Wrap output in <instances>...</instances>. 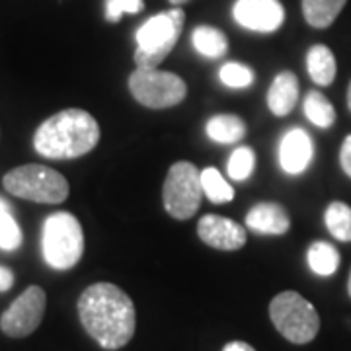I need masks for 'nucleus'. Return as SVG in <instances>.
I'll use <instances>...</instances> for the list:
<instances>
[{
  "instance_id": "f8f14e48",
  "label": "nucleus",
  "mask_w": 351,
  "mask_h": 351,
  "mask_svg": "<svg viewBox=\"0 0 351 351\" xmlns=\"http://www.w3.org/2000/svg\"><path fill=\"white\" fill-rule=\"evenodd\" d=\"M314 158V143L311 135L301 129L293 127L283 135L279 143V164L283 172L291 176L302 174Z\"/></svg>"
},
{
  "instance_id": "39448f33",
  "label": "nucleus",
  "mask_w": 351,
  "mask_h": 351,
  "mask_svg": "<svg viewBox=\"0 0 351 351\" xmlns=\"http://www.w3.org/2000/svg\"><path fill=\"white\" fill-rule=\"evenodd\" d=\"M4 189L20 199L57 205L69 197V182L63 174L43 164H24L2 178Z\"/></svg>"
},
{
  "instance_id": "f03ea898",
  "label": "nucleus",
  "mask_w": 351,
  "mask_h": 351,
  "mask_svg": "<svg viewBox=\"0 0 351 351\" xmlns=\"http://www.w3.org/2000/svg\"><path fill=\"white\" fill-rule=\"evenodd\" d=\"M100 143V125L92 113L71 108L51 115L34 135L36 151L51 160L84 156Z\"/></svg>"
},
{
  "instance_id": "c85d7f7f",
  "label": "nucleus",
  "mask_w": 351,
  "mask_h": 351,
  "mask_svg": "<svg viewBox=\"0 0 351 351\" xmlns=\"http://www.w3.org/2000/svg\"><path fill=\"white\" fill-rule=\"evenodd\" d=\"M223 351H256L252 348L250 343H246V341H230V343H226Z\"/></svg>"
},
{
  "instance_id": "20e7f679",
  "label": "nucleus",
  "mask_w": 351,
  "mask_h": 351,
  "mask_svg": "<svg viewBox=\"0 0 351 351\" xmlns=\"http://www.w3.org/2000/svg\"><path fill=\"white\" fill-rule=\"evenodd\" d=\"M41 250L43 258L53 269H71L80 262L84 254V232L75 215H49L43 223L41 232Z\"/></svg>"
},
{
  "instance_id": "f3484780",
  "label": "nucleus",
  "mask_w": 351,
  "mask_h": 351,
  "mask_svg": "<svg viewBox=\"0 0 351 351\" xmlns=\"http://www.w3.org/2000/svg\"><path fill=\"white\" fill-rule=\"evenodd\" d=\"M348 0H302V14L306 24L324 29L336 22Z\"/></svg>"
},
{
  "instance_id": "c756f323",
  "label": "nucleus",
  "mask_w": 351,
  "mask_h": 351,
  "mask_svg": "<svg viewBox=\"0 0 351 351\" xmlns=\"http://www.w3.org/2000/svg\"><path fill=\"white\" fill-rule=\"evenodd\" d=\"M172 6H182V4H186V2H189V0H168Z\"/></svg>"
},
{
  "instance_id": "2f4dec72",
  "label": "nucleus",
  "mask_w": 351,
  "mask_h": 351,
  "mask_svg": "<svg viewBox=\"0 0 351 351\" xmlns=\"http://www.w3.org/2000/svg\"><path fill=\"white\" fill-rule=\"evenodd\" d=\"M348 293H350V297H351V274H350V279H348Z\"/></svg>"
},
{
  "instance_id": "4468645a",
  "label": "nucleus",
  "mask_w": 351,
  "mask_h": 351,
  "mask_svg": "<svg viewBox=\"0 0 351 351\" xmlns=\"http://www.w3.org/2000/svg\"><path fill=\"white\" fill-rule=\"evenodd\" d=\"M299 101V78L291 71H283L274 78L267 90V108L277 117H285Z\"/></svg>"
},
{
  "instance_id": "aec40b11",
  "label": "nucleus",
  "mask_w": 351,
  "mask_h": 351,
  "mask_svg": "<svg viewBox=\"0 0 351 351\" xmlns=\"http://www.w3.org/2000/svg\"><path fill=\"white\" fill-rule=\"evenodd\" d=\"M304 115L313 125L320 127V129H328V127L334 125V121H336V110H334L332 101L318 90H313V92L306 94Z\"/></svg>"
},
{
  "instance_id": "a878e982",
  "label": "nucleus",
  "mask_w": 351,
  "mask_h": 351,
  "mask_svg": "<svg viewBox=\"0 0 351 351\" xmlns=\"http://www.w3.org/2000/svg\"><path fill=\"white\" fill-rule=\"evenodd\" d=\"M145 10V0H106V18L117 24L123 14H138Z\"/></svg>"
},
{
  "instance_id": "1a4fd4ad",
  "label": "nucleus",
  "mask_w": 351,
  "mask_h": 351,
  "mask_svg": "<svg viewBox=\"0 0 351 351\" xmlns=\"http://www.w3.org/2000/svg\"><path fill=\"white\" fill-rule=\"evenodd\" d=\"M47 304L45 291L38 285L27 287L0 316V328L10 338H25L36 332Z\"/></svg>"
},
{
  "instance_id": "6e6552de",
  "label": "nucleus",
  "mask_w": 351,
  "mask_h": 351,
  "mask_svg": "<svg viewBox=\"0 0 351 351\" xmlns=\"http://www.w3.org/2000/svg\"><path fill=\"white\" fill-rule=\"evenodd\" d=\"M203 188L195 164L180 160L170 166L162 188L164 209L178 221H188L199 211Z\"/></svg>"
},
{
  "instance_id": "6ab92c4d",
  "label": "nucleus",
  "mask_w": 351,
  "mask_h": 351,
  "mask_svg": "<svg viewBox=\"0 0 351 351\" xmlns=\"http://www.w3.org/2000/svg\"><path fill=\"white\" fill-rule=\"evenodd\" d=\"M306 260H308V267L313 269L316 276L330 277L338 271L339 252L330 242L316 240L306 252Z\"/></svg>"
},
{
  "instance_id": "bb28decb",
  "label": "nucleus",
  "mask_w": 351,
  "mask_h": 351,
  "mask_svg": "<svg viewBox=\"0 0 351 351\" xmlns=\"http://www.w3.org/2000/svg\"><path fill=\"white\" fill-rule=\"evenodd\" d=\"M339 164H341L343 174L348 176V178H351V133L343 138V143H341V149H339Z\"/></svg>"
},
{
  "instance_id": "cd10ccee",
  "label": "nucleus",
  "mask_w": 351,
  "mask_h": 351,
  "mask_svg": "<svg viewBox=\"0 0 351 351\" xmlns=\"http://www.w3.org/2000/svg\"><path fill=\"white\" fill-rule=\"evenodd\" d=\"M12 285H14L12 269H8V267L0 265V293L8 291V289L12 287Z\"/></svg>"
},
{
  "instance_id": "dca6fc26",
  "label": "nucleus",
  "mask_w": 351,
  "mask_h": 351,
  "mask_svg": "<svg viewBox=\"0 0 351 351\" xmlns=\"http://www.w3.org/2000/svg\"><path fill=\"white\" fill-rule=\"evenodd\" d=\"M205 133L215 143L232 145V143H239L240 138H244L246 123L242 121V117L234 115V113H221V115H213L207 121Z\"/></svg>"
},
{
  "instance_id": "7ed1b4c3",
  "label": "nucleus",
  "mask_w": 351,
  "mask_h": 351,
  "mask_svg": "<svg viewBox=\"0 0 351 351\" xmlns=\"http://www.w3.org/2000/svg\"><path fill=\"white\" fill-rule=\"evenodd\" d=\"M186 24V12L174 6L166 12L149 18L137 29V49H135V64L145 69H156L174 49L182 29Z\"/></svg>"
},
{
  "instance_id": "2eb2a0df",
  "label": "nucleus",
  "mask_w": 351,
  "mask_h": 351,
  "mask_svg": "<svg viewBox=\"0 0 351 351\" xmlns=\"http://www.w3.org/2000/svg\"><path fill=\"white\" fill-rule=\"evenodd\" d=\"M306 71L316 86H330L338 73L336 57L326 45H313L306 53Z\"/></svg>"
},
{
  "instance_id": "412c9836",
  "label": "nucleus",
  "mask_w": 351,
  "mask_h": 351,
  "mask_svg": "<svg viewBox=\"0 0 351 351\" xmlns=\"http://www.w3.org/2000/svg\"><path fill=\"white\" fill-rule=\"evenodd\" d=\"M330 234L339 242H351V207L343 201H332L324 213Z\"/></svg>"
},
{
  "instance_id": "9b49d317",
  "label": "nucleus",
  "mask_w": 351,
  "mask_h": 351,
  "mask_svg": "<svg viewBox=\"0 0 351 351\" xmlns=\"http://www.w3.org/2000/svg\"><path fill=\"white\" fill-rule=\"evenodd\" d=\"M197 237L201 242H205L215 250L234 252L246 244V228L232 219L219 215H205L197 223Z\"/></svg>"
},
{
  "instance_id": "ddd939ff",
  "label": "nucleus",
  "mask_w": 351,
  "mask_h": 351,
  "mask_svg": "<svg viewBox=\"0 0 351 351\" xmlns=\"http://www.w3.org/2000/svg\"><path fill=\"white\" fill-rule=\"evenodd\" d=\"M246 226L260 234H285L291 228V219L279 203H258L246 213Z\"/></svg>"
},
{
  "instance_id": "5701e85b",
  "label": "nucleus",
  "mask_w": 351,
  "mask_h": 351,
  "mask_svg": "<svg viewBox=\"0 0 351 351\" xmlns=\"http://www.w3.org/2000/svg\"><path fill=\"white\" fill-rule=\"evenodd\" d=\"M22 244V228L18 226L12 215V207L4 199H0V248L16 250Z\"/></svg>"
},
{
  "instance_id": "f257e3e1",
  "label": "nucleus",
  "mask_w": 351,
  "mask_h": 351,
  "mask_svg": "<svg viewBox=\"0 0 351 351\" xmlns=\"http://www.w3.org/2000/svg\"><path fill=\"white\" fill-rule=\"evenodd\" d=\"M78 316L88 336L108 351L125 348L135 336V304L113 283H94L78 299Z\"/></svg>"
},
{
  "instance_id": "b1692460",
  "label": "nucleus",
  "mask_w": 351,
  "mask_h": 351,
  "mask_svg": "<svg viewBox=\"0 0 351 351\" xmlns=\"http://www.w3.org/2000/svg\"><path fill=\"white\" fill-rule=\"evenodd\" d=\"M254 166H256V154L252 151L250 147H240L237 151L230 154L228 164H226V172L232 180H239L244 182L248 180L254 172Z\"/></svg>"
},
{
  "instance_id": "4be33fe9",
  "label": "nucleus",
  "mask_w": 351,
  "mask_h": 351,
  "mask_svg": "<svg viewBox=\"0 0 351 351\" xmlns=\"http://www.w3.org/2000/svg\"><path fill=\"white\" fill-rule=\"evenodd\" d=\"M201 188H203V195H207V199L217 205L234 199V188L226 182L217 168H205L201 172Z\"/></svg>"
},
{
  "instance_id": "393cba45",
  "label": "nucleus",
  "mask_w": 351,
  "mask_h": 351,
  "mask_svg": "<svg viewBox=\"0 0 351 351\" xmlns=\"http://www.w3.org/2000/svg\"><path fill=\"white\" fill-rule=\"evenodd\" d=\"M219 80L228 88H248L254 82V71L242 63H226L219 71Z\"/></svg>"
},
{
  "instance_id": "423d86ee",
  "label": "nucleus",
  "mask_w": 351,
  "mask_h": 351,
  "mask_svg": "<svg viewBox=\"0 0 351 351\" xmlns=\"http://www.w3.org/2000/svg\"><path fill=\"white\" fill-rule=\"evenodd\" d=\"M269 318L276 330L291 343H308L320 330V316L313 302L297 291H283L269 302Z\"/></svg>"
},
{
  "instance_id": "9d476101",
  "label": "nucleus",
  "mask_w": 351,
  "mask_h": 351,
  "mask_svg": "<svg viewBox=\"0 0 351 351\" xmlns=\"http://www.w3.org/2000/svg\"><path fill=\"white\" fill-rule=\"evenodd\" d=\"M232 16L237 24L250 32L274 34L283 25L285 8L279 0H237Z\"/></svg>"
},
{
  "instance_id": "0eeeda50",
  "label": "nucleus",
  "mask_w": 351,
  "mask_h": 351,
  "mask_svg": "<svg viewBox=\"0 0 351 351\" xmlns=\"http://www.w3.org/2000/svg\"><path fill=\"white\" fill-rule=\"evenodd\" d=\"M127 84L131 96L141 106L151 110L174 108L188 96V84L184 82V78L158 69L137 66V71H133L129 76Z\"/></svg>"
},
{
  "instance_id": "a211bd4d",
  "label": "nucleus",
  "mask_w": 351,
  "mask_h": 351,
  "mask_svg": "<svg viewBox=\"0 0 351 351\" xmlns=\"http://www.w3.org/2000/svg\"><path fill=\"white\" fill-rule=\"evenodd\" d=\"M193 47L207 59H221L228 51V39L213 25H197L191 34Z\"/></svg>"
},
{
  "instance_id": "7c9ffc66",
  "label": "nucleus",
  "mask_w": 351,
  "mask_h": 351,
  "mask_svg": "<svg viewBox=\"0 0 351 351\" xmlns=\"http://www.w3.org/2000/svg\"><path fill=\"white\" fill-rule=\"evenodd\" d=\"M348 108H350V112H351V82H350V86H348Z\"/></svg>"
}]
</instances>
